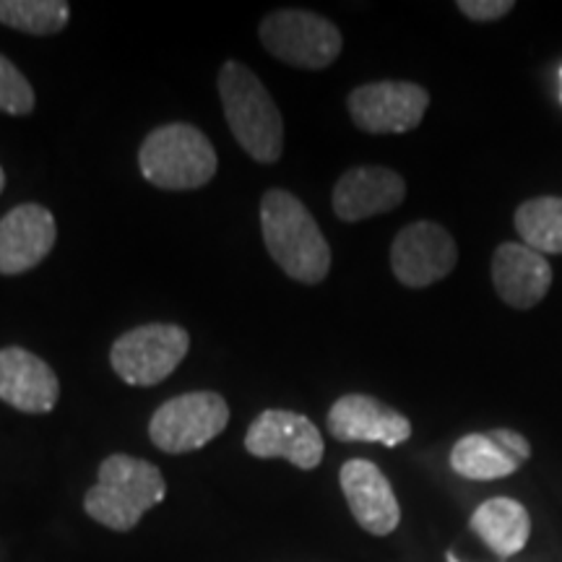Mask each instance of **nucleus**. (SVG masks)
Instances as JSON below:
<instances>
[{
  "mask_svg": "<svg viewBox=\"0 0 562 562\" xmlns=\"http://www.w3.org/2000/svg\"><path fill=\"white\" fill-rule=\"evenodd\" d=\"M261 232L271 258L286 277L321 284L331 271V248L297 195L271 188L261 199Z\"/></svg>",
  "mask_w": 562,
  "mask_h": 562,
  "instance_id": "f257e3e1",
  "label": "nucleus"
},
{
  "mask_svg": "<svg viewBox=\"0 0 562 562\" xmlns=\"http://www.w3.org/2000/svg\"><path fill=\"white\" fill-rule=\"evenodd\" d=\"M224 117L237 144L261 165H273L284 151V117L269 89L248 66L227 60L220 70Z\"/></svg>",
  "mask_w": 562,
  "mask_h": 562,
  "instance_id": "f03ea898",
  "label": "nucleus"
},
{
  "mask_svg": "<svg viewBox=\"0 0 562 562\" xmlns=\"http://www.w3.org/2000/svg\"><path fill=\"white\" fill-rule=\"evenodd\" d=\"M165 495V476L154 463L115 453L102 461L97 484L83 497V510L112 531H131Z\"/></svg>",
  "mask_w": 562,
  "mask_h": 562,
  "instance_id": "7ed1b4c3",
  "label": "nucleus"
},
{
  "mask_svg": "<svg viewBox=\"0 0 562 562\" xmlns=\"http://www.w3.org/2000/svg\"><path fill=\"white\" fill-rule=\"evenodd\" d=\"M138 167L159 191H195L216 175V151L199 128L170 123L146 136L138 151Z\"/></svg>",
  "mask_w": 562,
  "mask_h": 562,
  "instance_id": "20e7f679",
  "label": "nucleus"
},
{
  "mask_svg": "<svg viewBox=\"0 0 562 562\" xmlns=\"http://www.w3.org/2000/svg\"><path fill=\"white\" fill-rule=\"evenodd\" d=\"M258 34L273 58L305 70L328 68L344 47L339 26L313 11H273Z\"/></svg>",
  "mask_w": 562,
  "mask_h": 562,
  "instance_id": "39448f33",
  "label": "nucleus"
},
{
  "mask_svg": "<svg viewBox=\"0 0 562 562\" xmlns=\"http://www.w3.org/2000/svg\"><path fill=\"white\" fill-rule=\"evenodd\" d=\"M191 349V336L175 323H146L112 344L110 364L128 385H157L170 378Z\"/></svg>",
  "mask_w": 562,
  "mask_h": 562,
  "instance_id": "423d86ee",
  "label": "nucleus"
},
{
  "mask_svg": "<svg viewBox=\"0 0 562 562\" xmlns=\"http://www.w3.org/2000/svg\"><path fill=\"white\" fill-rule=\"evenodd\" d=\"M229 406L214 391H191L170 398L154 412L149 438L165 453H191L224 432Z\"/></svg>",
  "mask_w": 562,
  "mask_h": 562,
  "instance_id": "0eeeda50",
  "label": "nucleus"
},
{
  "mask_svg": "<svg viewBox=\"0 0 562 562\" xmlns=\"http://www.w3.org/2000/svg\"><path fill=\"white\" fill-rule=\"evenodd\" d=\"M349 115L355 125L372 136L409 133L430 108V94L412 81H375L349 94Z\"/></svg>",
  "mask_w": 562,
  "mask_h": 562,
  "instance_id": "6e6552de",
  "label": "nucleus"
},
{
  "mask_svg": "<svg viewBox=\"0 0 562 562\" xmlns=\"http://www.w3.org/2000/svg\"><path fill=\"white\" fill-rule=\"evenodd\" d=\"M459 263V248L451 232L435 222H414L391 245L393 277L409 290H425L446 279Z\"/></svg>",
  "mask_w": 562,
  "mask_h": 562,
  "instance_id": "1a4fd4ad",
  "label": "nucleus"
},
{
  "mask_svg": "<svg viewBox=\"0 0 562 562\" xmlns=\"http://www.w3.org/2000/svg\"><path fill=\"white\" fill-rule=\"evenodd\" d=\"M245 451L256 459H284L311 472L323 461V435L313 419L290 409H266L245 435Z\"/></svg>",
  "mask_w": 562,
  "mask_h": 562,
  "instance_id": "9d476101",
  "label": "nucleus"
},
{
  "mask_svg": "<svg viewBox=\"0 0 562 562\" xmlns=\"http://www.w3.org/2000/svg\"><path fill=\"white\" fill-rule=\"evenodd\" d=\"M328 432L341 442H381L396 448L412 438V422L368 393H347L328 412Z\"/></svg>",
  "mask_w": 562,
  "mask_h": 562,
  "instance_id": "9b49d317",
  "label": "nucleus"
},
{
  "mask_svg": "<svg viewBox=\"0 0 562 562\" xmlns=\"http://www.w3.org/2000/svg\"><path fill=\"white\" fill-rule=\"evenodd\" d=\"M339 482L351 516L364 531L372 537H389L398 529L402 508H398L396 492L375 463L364 459L347 461L339 472Z\"/></svg>",
  "mask_w": 562,
  "mask_h": 562,
  "instance_id": "f8f14e48",
  "label": "nucleus"
},
{
  "mask_svg": "<svg viewBox=\"0 0 562 562\" xmlns=\"http://www.w3.org/2000/svg\"><path fill=\"white\" fill-rule=\"evenodd\" d=\"M58 240L55 216L40 203H21L0 220V273L16 277L50 256Z\"/></svg>",
  "mask_w": 562,
  "mask_h": 562,
  "instance_id": "ddd939ff",
  "label": "nucleus"
},
{
  "mask_svg": "<svg viewBox=\"0 0 562 562\" xmlns=\"http://www.w3.org/2000/svg\"><path fill=\"white\" fill-rule=\"evenodd\" d=\"M60 398L55 370L30 349H0V402L26 414H47Z\"/></svg>",
  "mask_w": 562,
  "mask_h": 562,
  "instance_id": "4468645a",
  "label": "nucleus"
},
{
  "mask_svg": "<svg viewBox=\"0 0 562 562\" xmlns=\"http://www.w3.org/2000/svg\"><path fill=\"white\" fill-rule=\"evenodd\" d=\"M406 199V182L389 167H351L334 188V211L341 222H362L389 214Z\"/></svg>",
  "mask_w": 562,
  "mask_h": 562,
  "instance_id": "2eb2a0df",
  "label": "nucleus"
},
{
  "mask_svg": "<svg viewBox=\"0 0 562 562\" xmlns=\"http://www.w3.org/2000/svg\"><path fill=\"white\" fill-rule=\"evenodd\" d=\"M492 284L497 297L516 311H531L552 286V266L524 243H503L492 256Z\"/></svg>",
  "mask_w": 562,
  "mask_h": 562,
  "instance_id": "dca6fc26",
  "label": "nucleus"
},
{
  "mask_svg": "<svg viewBox=\"0 0 562 562\" xmlns=\"http://www.w3.org/2000/svg\"><path fill=\"white\" fill-rule=\"evenodd\" d=\"M472 531L501 558L518 554L531 537V516L513 497H492L472 513Z\"/></svg>",
  "mask_w": 562,
  "mask_h": 562,
  "instance_id": "f3484780",
  "label": "nucleus"
},
{
  "mask_svg": "<svg viewBox=\"0 0 562 562\" xmlns=\"http://www.w3.org/2000/svg\"><path fill=\"white\" fill-rule=\"evenodd\" d=\"M518 463L492 432L463 435L451 451V469L463 480L492 482L518 472Z\"/></svg>",
  "mask_w": 562,
  "mask_h": 562,
  "instance_id": "a211bd4d",
  "label": "nucleus"
},
{
  "mask_svg": "<svg viewBox=\"0 0 562 562\" xmlns=\"http://www.w3.org/2000/svg\"><path fill=\"white\" fill-rule=\"evenodd\" d=\"M516 232L524 245L531 250L552 252L560 256L562 252V199L558 195H539L521 203L516 209Z\"/></svg>",
  "mask_w": 562,
  "mask_h": 562,
  "instance_id": "6ab92c4d",
  "label": "nucleus"
},
{
  "mask_svg": "<svg viewBox=\"0 0 562 562\" xmlns=\"http://www.w3.org/2000/svg\"><path fill=\"white\" fill-rule=\"evenodd\" d=\"M68 19L66 0H0V24L26 34H58L66 30Z\"/></svg>",
  "mask_w": 562,
  "mask_h": 562,
  "instance_id": "aec40b11",
  "label": "nucleus"
},
{
  "mask_svg": "<svg viewBox=\"0 0 562 562\" xmlns=\"http://www.w3.org/2000/svg\"><path fill=\"white\" fill-rule=\"evenodd\" d=\"M34 89L13 63L0 55V112L5 115H30L34 110Z\"/></svg>",
  "mask_w": 562,
  "mask_h": 562,
  "instance_id": "412c9836",
  "label": "nucleus"
},
{
  "mask_svg": "<svg viewBox=\"0 0 562 562\" xmlns=\"http://www.w3.org/2000/svg\"><path fill=\"white\" fill-rule=\"evenodd\" d=\"M516 9L513 0H459V11L472 21H497Z\"/></svg>",
  "mask_w": 562,
  "mask_h": 562,
  "instance_id": "4be33fe9",
  "label": "nucleus"
},
{
  "mask_svg": "<svg viewBox=\"0 0 562 562\" xmlns=\"http://www.w3.org/2000/svg\"><path fill=\"white\" fill-rule=\"evenodd\" d=\"M490 432L495 435V440L501 442L505 451H508L518 463H526L531 459V442L526 440L521 432L508 430V427H497V430H490Z\"/></svg>",
  "mask_w": 562,
  "mask_h": 562,
  "instance_id": "5701e85b",
  "label": "nucleus"
},
{
  "mask_svg": "<svg viewBox=\"0 0 562 562\" xmlns=\"http://www.w3.org/2000/svg\"><path fill=\"white\" fill-rule=\"evenodd\" d=\"M3 188H5V172L3 167H0V193H3Z\"/></svg>",
  "mask_w": 562,
  "mask_h": 562,
  "instance_id": "b1692460",
  "label": "nucleus"
},
{
  "mask_svg": "<svg viewBox=\"0 0 562 562\" xmlns=\"http://www.w3.org/2000/svg\"><path fill=\"white\" fill-rule=\"evenodd\" d=\"M448 562H459V560H456V558H453V554H448Z\"/></svg>",
  "mask_w": 562,
  "mask_h": 562,
  "instance_id": "393cba45",
  "label": "nucleus"
},
{
  "mask_svg": "<svg viewBox=\"0 0 562 562\" xmlns=\"http://www.w3.org/2000/svg\"><path fill=\"white\" fill-rule=\"evenodd\" d=\"M560 76H562V70H560Z\"/></svg>",
  "mask_w": 562,
  "mask_h": 562,
  "instance_id": "a878e982",
  "label": "nucleus"
}]
</instances>
